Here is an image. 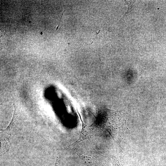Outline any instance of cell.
I'll list each match as a JSON object with an SVG mask.
<instances>
[{"label": "cell", "instance_id": "7a4b0ae2", "mask_svg": "<svg viewBox=\"0 0 166 166\" xmlns=\"http://www.w3.org/2000/svg\"><path fill=\"white\" fill-rule=\"evenodd\" d=\"M14 110L12 118L8 126L5 129H0L1 133L11 135V133L16 128L18 124L19 112L14 106Z\"/></svg>", "mask_w": 166, "mask_h": 166}, {"label": "cell", "instance_id": "52a82bcc", "mask_svg": "<svg viewBox=\"0 0 166 166\" xmlns=\"http://www.w3.org/2000/svg\"><path fill=\"white\" fill-rule=\"evenodd\" d=\"M65 10H64V11H63V12L62 13V15H61V19H60V22H59V24H58V25L57 26V28H56V30L57 31V30L58 28L59 27V24H60V22H61V18H62V17L63 15V13L64 12H65Z\"/></svg>", "mask_w": 166, "mask_h": 166}, {"label": "cell", "instance_id": "6da1fadb", "mask_svg": "<svg viewBox=\"0 0 166 166\" xmlns=\"http://www.w3.org/2000/svg\"><path fill=\"white\" fill-rule=\"evenodd\" d=\"M81 122V128L79 137L74 143L70 146H73L85 140L89 139L94 135V132L93 128L84 123L82 120Z\"/></svg>", "mask_w": 166, "mask_h": 166}, {"label": "cell", "instance_id": "8992f818", "mask_svg": "<svg viewBox=\"0 0 166 166\" xmlns=\"http://www.w3.org/2000/svg\"><path fill=\"white\" fill-rule=\"evenodd\" d=\"M54 166H61V162L58 157H57L55 164Z\"/></svg>", "mask_w": 166, "mask_h": 166}, {"label": "cell", "instance_id": "277c9868", "mask_svg": "<svg viewBox=\"0 0 166 166\" xmlns=\"http://www.w3.org/2000/svg\"><path fill=\"white\" fill-rule=\"evenodd\" d=\"M0 135L1 146L2 149H4L5 152L8 151L10 146V142L8 135L3 133H1Z\"/></svg>", "mask_w": 166, "mask_h": 166}, {"label": "cell", "instance_id": "3957f363", "mask_svg": "<svg viewBox=\"0 0 166 166\" xmlns=\"http://www.w3.org/2000/svg\"><path fill=\"white\" fill-rule=\"evenodd\" d=\"M84 163L87 166H102L101 162L91 155L87 154L77 153Z\"/></svg>", "mask_w": 166, "mask_h": 166}, {"label": "cell", "instance_id": "ba28073f", "mask_svg": "<svg viewBox=\"0 0 166 166\" xmlns=\"http://www.w3.org/2000/svg\"><path fill=\"white\" fill-rule=\"evenodd\" d=\"M100 30H101L100 29L97 32V34H96L97 35H96V36L97 35V34H98L99 33V32H100Z\"/></svg>", "mask_w": 166, "mask_h": 166}, {"label": "cell", "instance_id": "5b68a950", "mask_svg": "<svg viewBox=\"0 0 166 166\" xmlns=\"http://www.w3.org/2000/svg\"><path fill=\"white\" fill-rule=\"evenodd\" d=\"M125 1L127 5L128 6V10L126 13L124 14V15L118 22H119L120 20H121L123 17H125V15H127L129 13H131L136 7L135 6L133 5V2H132L128 1L126 0H125Z\"/></svg>", "mask_w": 166, "mask_h": 166}]
</instances>
